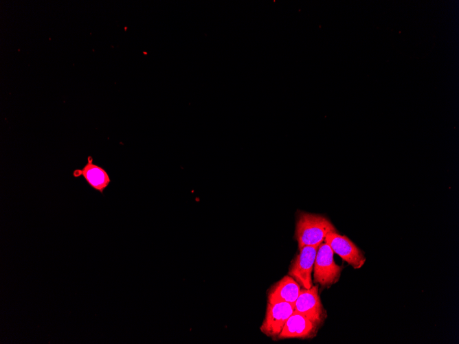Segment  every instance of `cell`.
I'll return each mask as SVG.
<instances>
[{
  "instance_id": "8992f818",
  "label": "cell",
  "mask_w": 459,
  "mask_h": 344,
  "mask_svg": "<svg viewBox=\"0 0 459 344\" xmlns=\"http://www.w3.org/2000/svg\"><path fill=\"white\" fill-rule=\"evenodd\" d=\"M324 242L333 251L355 269L360 268L366 262L363 252L346 236L337 232L327 235Z\"/></svg>"
},
{
  "instance_id": "6da1fadb",
  "label": "cell",
  "mask_w": 459,
  "mask_h": 344,
  "mask_svg": "<svg viewBox=\"0 0 459 344\" xmlns=\"http://www.w3.org/2000/svg\"><path fill=\"white\" fill-rule=\"evenodd\" d=\"M332 222L324 216L298 211L296 214L295 237L298 249L304 246H318L327 235L336 232Z\"/></svg>"
},
{
  "instance_id": "7a4b0ae2",
  "label": "cell",
  "mask_w": 459,
  "mask_h": 344,
  "mask_svg": "<svg viewBox=\"0 0 459 344\" xmlns=\"http://www.w3.org/2000/svg\"><path fill=\"white\" fill-rule=\"evenodd\" d=\"M342 268L333 258V251L325 242L317 247L313 265V282L322 287H330L340 278Z\"/></svg>"
},
{
  "instance_id": "3957f363",
  "label": "cell",
  "mask_w": 459,
  "mask_h": 344,
  "mask_svg": "<svg viewBox=\"0 0 459 344\" xmlns=\"http://www.w3.org/2000/svg\"><path fill=\"white\" fill-rule=\"evenodd\" d=\"M318 246H304L291 262L288 275L293 277L301 288L309 289L313 286L311 273Z\"/></svg>"
},
{
  "instance_id": "52a82bcc",
  "label": "cell",
  "mask_w": 459,
  "mask_h": 344,
  "mask_svg": "<svg viewBox=\"0 0 459 344\" xmlns=\"http://www.w3.org/2000/svg\"><path fill=\"white\" fill-rule=\"evenodd\" d=\"M319 328L304 316L293 311L277 339H311L316 336Z\"/></svg>"
},
{
  "instance_id": "30bf717a",
  "label": "cell",
  "mask_w": 459,
  "mask_h": 344,
  "mask_svg": "<svg viewBox=\"0 0 459 344\" xmlns=\"http://www.w3.org/2000/svg\"><path fill=\"white\" fill-rule=\"evenodd\" d=\"M81 174H82V173H81V170H75V171L74 172V175L75 176H80V175H81Z\"/></svg>"
},
{
  "instance_id": "9c48e42d",
  "label": "cell",
  "mask_w": 459,
  "mask_h": 344,
  "mask_svg": "<svg viewBox=\"0 0 459 344\" xmlns=\"http://www.w3.org/2000/svg\"><path fill=\"white\" fill-rule=\"evenodd\" d=\"M85 179L94 190L103 193L111 182L107 172L101 167L91 164L90 170L82 175Z\"/></svg>"
},
{
  "instance_id": "ba28073f",
  "label": "cell",
  "mask_w": 459,
  "mask_h": 344,
  "mask_svg": "<svg viewBox=\"0 0 459 344\" xmlns=\"http://www.w3.org/2000/svg\"><path fill=\"white\" fill-rule=\"evenodd\" d=\"M300 288L299 284L293 277L285 275L267 290V302H287L294 305Z\"/></svg>"
},
{
  "instance_id": "5b68a950",
  "label": "cell",
  "mask_w": 459,
  "mask_h": 344,
  "mask_svg": "<svg viewBox=\"0 0 459 344\" xmlns=\"http://www.w3.org/2000/svg\"><path fill=\"white\" fill-rule=\"evenodd\" d=\"M293 311L294 305L291 303L267 302L265 317L260 328L261 332L276 340Z\"/></svg>"
},
{
  "instance_id": "277c9868",
  "label": "cell",
  "mask_w": 459,
  "mask_h": 344,
  "mask_svg": "<svg viewBox=\"0 0 459 344\" xmlns=\"http://www.w3.org/2000/svg\"><path fill=\"white\" fill-rule=\"evenodd\" d=\"M294 311L304 316L319 327L322 325L326 317V312L321 302L317 285H313L309 289L300 288L294 304Z\"/></svg>"
}]
</instances>
